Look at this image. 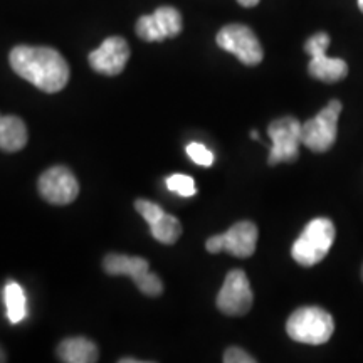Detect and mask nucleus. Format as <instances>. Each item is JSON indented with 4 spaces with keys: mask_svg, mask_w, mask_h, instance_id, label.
<instances>
[{
    "mask_svg": "<svg viewBox=\"0 0 363 363\" xmlns=\"http://www.w3.org/2000/svg\"><path fill=\"white\" fill-rule=\"evenodd\" d=\"M12 69L44 93H59L69 81V66L56 49L17 45L9 56Z\"/></svg>",
    "mask_w": 363,
    "mask_h": 363,
    "instance_id": "obj_1",
    "label": "nucleus"
},
{
    "mask_svg": "<svg viewBox=\"0 0 363 363\" xmlns=\"http://www.w3.org/2000/svg\"><path fill=\"white\" fill-rule=\"evenodd\" d=\"M335 242V225L330 219L318 217L308 222V225L294 240L291 247L293 259L299 266L311 267L321 262L330 252Z\"/></svg>",
    "mask_w": 363,
    "mask_h": 363,
    "instance_id": "obj_2",
    "label": "nucleus"
},
{
    "mask_svg": "<svg viewBox=\"0 0 363 363\" xmlns=\"http://www.w3.org/2000/svg\"><path fill=\"white\" fill-rule=\"evenodd\" d=\"M335 331L333 316L320 306L299 308L288 318L286 333L298 343L323 345Z\"/></svg>",
    "mask_w": 363,
    "mask_h": 363,
    "instance_id": "obj_3",
    "label": "nucleus"
},
{
    "mask_svg": "<svg viewBox=\"0 0 363 363\" xmlns=\"http://www.w3.org/2000/svg\"><path fill=\"white\" fill-rule=\"evenodd\" d=\"M342 103L331 99L315 118L301 123V145L315 153H325L333 147L338 133Z\"/></svg>",
    "mask_w": 363,
    "mask_h": 363,
    "instance_id": "obj_4",
    "label": "nucleus"
},
{
    "mask_svg": "<svg viewBox=\"0 0 363 363\" xmlns=\"http://www.w3.org/2000/svg\"><path fill=\"white\" fill-rule=\"evenodd\" d=\"M216 40L220 49L234 54L246 66H257L264 57L259 39L247 26L229 24L222 27Z\"/></svg>",
    "mask_w": 363,
    "mask_h": 363,
    "instance_id": "obj_5",
    "label": "nucleus"
},
{
    "mask_svg": "<svg viewBox=\"0 0 363 363\" xmlns=\"http://www.w3.org/2000/svg\"><path fill=\"white\" fill-rule=\"evenodd\" d=\"M272 147L267 163L278 165V163L296 162L299 157V145H301V123L293 116H283L274 120L267 128Z\"/></svg>",
    "mask_w": 363,
    "mask_h": 363,
    "instance_id": "obj_6",
    "label": "nucleus"
},
{
    "mask_svg": "<svg viewBox=\"0 0 363 363\" xmlns=\"http://www.w3.org/2000/svg\"><path fill=\"white\" fill-rule=\"evenodd\" d=\"M330 45V35L326 33H318L306 40L305 51L311 56L308 71L313 78L323 83H337L347 78L348 65L343 59L328 57L326 49Z\"/></svg>",
    "mask_w": 363,
    "mask_h": 363,
    "instance_id": "obj_7",
    "label": "nucleus"
},
{
    "mask_svg": "<svg viewBox=\"0 0 363 363\" xmlns=\"http://www.w3.org/2000/svg\"><path fill=\"white\" fill-rule=\"evenodd\" d=\"M257 227L251 220H240L227 230L225 234L212 235L207 239L206 249L211 254L229 252L234 257H251L256 252Z\"/></svg>",
    "mask_w": 363,
    "mask_h": 363,
    "instance_id": "obj_8",
    "label": "nucleus"
},
{
    "mask_svg": "<svg viewBox=\"0 0 363 363\" xmlns=\"http://www.w3.org/2000/svg\"><path fill=\"white\" fill-rule=\"evenodd\" d=\"M254 294L249 284L246 272L233 269L225 276L219 294H217V308L227 316H244L251 311Z\"/></svg>",
    "mask_w": 363,
    "mask_h": 363,
    "instance_id": "obj_9",
    "label": "nucleus"
},
{
    "mask_svg": "<svg viewBox=\"0 0 363 363\" xmlns=\"http://www.w3.org/2000/svg\"><path fill=\"white\" fill-rule=\"evenodd\" d=\"M38 189L40 197L52 206H67L79 194V184L67 167H52L39 177Z\"/></svg>",
    "mask_w": 363,
    "mask_h": 363,
    "instance_id": "obj_10",
    "label": "nucleus"
},
{
    "mask_svg": "<svg viewBox=\"0 0 363 363\" xmlns=\"http://www.w3.org/2000/svg\"><path fill=\"white\" fill-rule=\"evenodd\" d=\"M184 29L182 13L175 7H158L152 16L140 17L136 22V35L145 43H162L177 38Z\"/></svg>",
    "mask_w": 363,
    "mask_h": 363,
    "instance_id": "obj_11",
    "label": "nucleus"
},
{
    "mask_svg": "<svg viewBox=\"0 0 363 363\" xmlns=\"http://www.w3.org/2000/svg\"><path fill=\"white\" fill-rule=\"evenodd\" d=\"M130 59L128 43L123 38H108L104 43L89 54V66L99 74L118 76L125 69Z\"/></svg>",
    "mask_w": 363,
    "mask_h": 363,
    "instance_id": "obj_12",
    "label": "nucleus"
},
{
    "mask_svg": "<svg viewBox=\"0 0 363 363\" xmlns=\"http://www.w3.org/2000/svg\"><path fill=\"white\" fill-rule=\"evenodd\" d=\"M59 360L65 363H94L98 362V347L83 337L66 338L57 347Z\"/></svg>",
    "mask_w": 363,
    "mask_h": 363,
    "instance_id": "obj_13",
    "label": "nucleus"
},
{
    "mask_svg": "<svg viewBox=\"0 0 363 363\" xmlns=\"http://www.w3.org/2000/svg\"><path fill=\"white\" fill-rule=\"evenodd\" d=\"M103 267L110 276H128L133 283L150 271L147 259L138 256H125V254H108L103 261Z\"/></svg>",
    "mask_w": 363,
    "mask_h": 363,
    "instance_id": "obj_14",
    "label": "nucleus"
},
{
    "mask_svg": "<svg viewBox=\"0 0 363 363\" xmlns=\"http://www.w3.org/2000/svg\"><path fill=\"white\" fill-rule=\"evenodd\" d=\"M27 145V128L19 116L0 115V150L7 153L21 152Z\"/></svg>",
    "mask_w": 363,
    "mask_h": 363,
    "instance_id": "obj_15",
    "label": "nucleus"
},
{
    "mask_svg": "<svg viewBox=\"0 0 363 363\" xmlns=\"http://www.w3.org/2000/svg\"><path fill=\"white\" fill-rule=\"evenodd\" d=\"M4 299H6L7 318L12 325L21 323L26 318V294L16 281H9L4 289Z\"/></svg>",
    "mask_w": 363,
    "mask_h": 363,
    "instance_id": "obj_16",
    "label": "nucleus"
},
{
    "mask_svg": "<svg viewBox=\"0 0 363 363\" xmlns=\"http://www.w3.org/2000/svg\"><path fill=\"white\" fill-rule=\"evenodd\" d=\"M150 230L158 242L170 246V244H175L182 235V224L175 216L163 212L153 224H150Z\"/></svg>",
    "mask_w": 363,
    "mask_h": 363,
    "instance_id": "obj_17",
    "label": "nucleus"
},
{
    "mask_svg": "<svg viewBox=\"0 0 363 363\" xmlns=\"http://www.w3.org/2000/svg\"><path fill=\"white\" fill-rule=\"evenodd\" d=\"M167 182V189L172 190V192H177L182 197H192V195L197 194V187H195V182L192 177L175 174L170 175Z\"/></svg>",
    "mask_w": 363,
    "mask_h": 363,
    "instance_id": "obj_18",
    "label": "nucleus"
},
{
    "mask_svg": "<svg viewBox=\"0 0 363 363\" xmlns=\"http://www.w3.org/2000/svg\"><path fill=\"white\" fill-rule=\"evenodd\" d=\"M136 288L140 289L143 294H147V296H160L163 293V284L160 278H158L157 274H152V272H145V274L140 278L138 281H135Z\"/></svg>",
    "mask_w": 363,
    "mask_h": 363,
    "instance_id": "obj_19",
    "label": "nucleus"
},
{
    "mask_svg": "<svg viewBox=\"0 0 363 363\" xmlns=\"http://www.w3.org/2000/svg\"><path fill=\"white\" fill-rule=\"evenodd\" d=\"M187 155L190 157V160L201 167H211L214 163V153L211 152L207 147H203L202 143H189L187 145Z\"/></svg>",
    "mask_w": 363,
    "mask_h": 363,
    "instance_id": "obj_20",
    "label": "nucleus"
},
{
    "mask_svg": "<svg viewBox=\"0 0 363 363\" xmlns=\"http://www.w3.org/2000/svg\"><path fill=\"white\" fill-rule=\"evenodd\" d=\"M135 208H136V212H138V214L148 222V225L153 224V222H155L158 217L165 212L160 206H157L155 202L145 201V199H138V201L135 202Z\"/></svg>",
    "mask_w": 363,
    "mask_h": 363,
    "instance_id": "obj_21",
    "label": "nucleus"
},
{
    "mask_svg": "<svg viewBox=\"0 0 363 363\" xmlns=\"http://www.w3.org/2000/svg\"><path fill=\"white\" fill-rule=\"evenodd\" d=\"M224 362L225 363H256V358L249 355L247 352L240 350L238 347H233L224 353Z\"/></svg>",
    "mask_w": 363,
    "mask_h": 363,
    "instance_id": "obj_22",
    "label": "nucleus"
},
{
    "mask_svg": "<svg viewBox=\"0 0 363 363\" xmlns=\"http://www.w3.org/2000/svg\"><path fill=\"white\" fill-rule=\"evenodd\" d=\"M242 7H256L259 4V0H238Z\"/></svg>",
    "mask_w": 363,
    "mask_h": 363,
    "instance_id": "obj_23",
    "label": "nucleus"
},
{
    "mask_svg": "<svg viewBox=\"0 0 363 363\" xmlns=\"http://www.w3.org/2000/svg\"><path fill=\"white\" fill-rule=\"evenodd\" d=\"M120 363H142V360H133V358H121Z\"/></svg>",
    "mask_w": 363,
    "mask_h": 363,
    "instance_id": "obj_24",
    "label": "nucleus"
},
{
    "mask_svg": "<svg viewBox=\"0 0 363 363\" xmlns=\"http://www.w3.org/2000/svg\"><path fill=\"white\" fill-rule=\"evenodd\" d=\"M251 136H252V138H259V135H257V131H252V133H251Z\"/></svg>",
    "mask_w": 363,
    "mask_h": 363,
    "instance_id": "obj_25",
    "label": "nucleus"
},
{
    "mask_svg": "<svg viewBox=\"0 0 363 363\" xmlns=\"http://www.w3.org/2000/svg\"><path fill=\"white\" fill-rule=\"evenodd\" d=\"M358 7H360V11L363 12V0H358Z\"/></svg>",
    "mask_w": 363,
    "mask_h": 363,
    "instance_id": "obj_26",
    "label": "nucleus"
},
{
    "mask_svg": "<svg viewBox=\"0 0 363 363\" xmlns=\"http://www.w3.org/2000/svg\"><path fill=\"white\" fill-rule=\"evenodd\" d=\"M4 360H6V357H4V352L0 350V362H4Z\"/></svg>",
    "mask_w": 363,
    "mask_h": 363,
    "instance_id": "obj_27",
    "label": "nucleus"
},
{
    "mask_svg": "<svg viewBox=\"0 0 363 363\" xmlns=\"http://www.w3.org/2000/svg\"><path fill=\"white\" fill-rule=\"evenodd\" d=\"M362 279H363V267H362Z\"/></svg>",
    "mask_w": 363,
    "mask_h": 363,
    "instance_id": "obj_28",
    "label": "nucleus"
}]
</instances>
